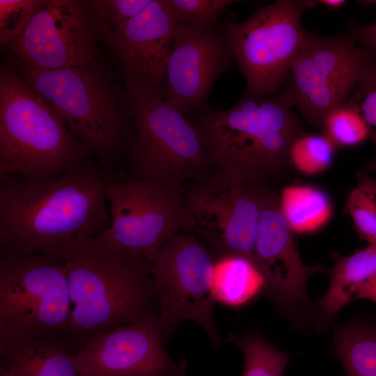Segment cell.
<instances>
[{"instance_id":"cell-30","label":"cell","mask_w":376,"mask_h":376,"mask_svg":"<svg viewBox=\"0 0 376 376\" xmlns=\"http://www.w3.org/2000/svg\"><path fill=\"white\" fill-rule=\"evenodd\" d=\"M151 0H96L93 7L107 30L120 24L142 12Z\"/></svg>"},{"instance_id":"cell-22","label":"cell","mask_w":376,"mask_h":376,"mask_svg":"<svg viewBox=\"0 0 376 376\" xmlns=\"http://www.w3.org/2000/svg\"><path fill=\"white\" fill-rule=\"evenodd\" d=\"M280 198L281 211L295 233L313 232L329 219L331 205L321 189L307 185L285 188Z\"/></svg>"},{"instance_id":"cell-25","label":"cell","mask_w":376,"mask_h":376,"mask_svg":"<svg viewBox=\"0 0 376 376\" xmlns=\"http://www.w3.org/2000/svg\"><path fill=\"white\" fill-rule=\"evenodd\" d=\"M320 127L336 146H352L370 136L369 127L358 109L347 100L334 107L323 118Z\"/></svg>"},{"instance_id":"cell-19","label":"cell","mask_w":376,"mask_h":376,"mask_svg":"<svg viewBox=\"0 0 376 376\" xmlns=\"http://www.w3.org/2000/svg\"><path fill=\"white\" fill-rule=\"evenodd\" d=\"M375 275L376 244L338 257L330 271V286L318 301L320 319L331 320L344 306L357 299L363 287Z\"/></svg>"},{"instance_id":"cell-15","label":"cell","mask_w":376,"mask_h":376,"mask_svg":"<svg viewBox=\"0 0 376 376\" xmlns=\"http://www.w3.org/2000/svg\"><path fill=\"white\" fill-rule=\"evenodd\" d=\"M157 325L148 318L96 334L76 356L81 376H186L188 362L167 354Z\"/></svg>"},{"instance_id":"cell-20","label":"cell","mask_w":376,"mask_h":376,"mask_svg":"<svg viewBox=\"0 0 376 376\" xmlns=\"http://www.w3.org/2000/svg\"><path fill=\"white\" fill-rule=\"evenodd\" d=\"M214 299L231 308H239L265 290V279L250 259L238 254L217 256L211 281Z\"/></svg>"},{"instance_id":"cell-10","label":"cell","mask_w":376,"mask_h":376,"mask_svg":"<svg viewBox=\"0 0 376 376\" xmlns=\"http://www.w3.org/2000/svg\"><path fill=\"white\" fill-rule=\"evenodd\" d=\"M266 190L261 184L216 170L188 183L182 196L189 230L217 255L238 254L255 264L256 231Z\"/></svg>"},{"instance_id":"cell-26","label":"cell","mask_w":376,"mask_h":376,"mask_svg":"<svg viewBox=\"0 0 376 376\" xmlns=\"http://www.w3.org/2000/svg\"><path fill=\"white\" fill-rule=\"evenodd\" d=\"M335 148L336 146L324 134L303 132L290 147L289 164L305 174H318L331 166Z\"/></svg>"},{"instance_id":"cell-16","label":"cell","mask_w":376,"mask_h":376,"mask_svg":"<svg viewBox=\"0 0 376 376\" xmlns=\"http://www.w3.org/2000/svg\"><path fill=\"white\" fill-rule=\"evenodd\" d=\"M294 233L281 211L279 195L267 188L256 231L255 264L272 299L292 312L308 302L306 285L310 276L326 271L321 264L303 263Z\"/></svg>"},{"instance_id":"cell-27","label":"cell","mask_w":376,"mask_h":376,"mask_svg":"<svg viewBox=\"0 0 376 376\" xmlns=\"http://www.w3.org/2000/svg\"><path fill=\"white\" fill-rule=\"evenodd\" d=\"M347 101L358 109L369 127L375 155L366 169L376 171V57L372 56L366 63Z\"/></svg>"},{"instance_id":"cell-12","label":"cell","mask_w":376,"mask_h":376,"mask_svg":"<svg viewBox=\"0 0 376 376\" xmlns=\"http://www.w3.org/2000/svg\"><path fill=\"white\" fill-rule=\"evenodd\" d=\"M104 26L92 1L44 0L8 46L13 64L51 70L87 64L97 57Z\"/></svg>"},{"instance_id":"cell-13","label":"cell","mask_w":376,"mask_h":376,"mask_svg":"<svg viewBox=\"0 0 376 376\" xmlns=\"http://www.w3.org/2000/svg\"><path fill=\"white\" fill-rule=\"evenodd\" d=\"M372 56L347 34L321 37L308 32L281 94L310 123L320 126L328 111L350 97Z\"/></svg>"},{"instance_id":"cell-24","label":"cell","mask_w":376,"mask_h":376,"mask_svg":"<svg viewBox=\"0 0 376 376\" xmlns=\"http://www.w3.org/2000/svg\"><path fill=\"white\" fill-rule=\"evenodd\" d=\"M357 176L346 209L360 237L369 244H376V178L363 172L357 173Z\"/></svg>"},{"instance_id":"cell-28","label":"cell","mask_w":376,"mask_h":376,"mask_svg":"<svg viewBox=\"0 0 376 376\" xmlns=\"http://www.w3.org/2000/svg\"><path fill=\"white\" fill-rule=\"evenodd\" d=\"M178 23L216 28L220 15L234 0H169Z\"/></svg>"},{"instance_id":"cell-14","label":"cell","mask_w":376,"mask_h":376,"mask_svg":"<svg viewBox=\"0 0 376 376\" xmlns=\"http://www.w3.org/2000/svg\"><path fill=\"white\" fill-rule=\"evenodd\" d=\"M233 62L224 30L177 23L162 97L185 116L201 115L210 109L214 84Z\"/></svg>"},{"instance_id":"cell-17","label":"cell","mask_w":376,"mask_h":376,"mask_svg":"<svg viewBox=\"0 0 376 376\" xmlns=\"http://www.w3.org/2000/svg\"><path fill=\"white\" fill-rule=\"evenodd\" d=\"M177 23L169 0H151L139 14L107 30L103 42L116 53L125 77L162 95Z\"/></svg>"},{"instance_id":"cell-18","label":"cell","mask_w":376,"mask_h":376,"mask_svg":"<svg viewBox=\"0 0 376 376\" xmlns=\"http://www.w3.org/2000/svg\"><path fill=\"white\" fill-rule=\"evenodd\" d=\"M81 347L68 334L0 340V367L14 376H81L76 363Z\"/></svg>"},{"instance_id":"cell-35","label":"cell","mask_w":376,"mask_h":376,"mask_svg":"<svg viewBox=\"0 0 376 376\" xmlns=\"http://www.w3.org/2000/svg\"><path fill=\"white\" fill-rule=\"evenodd\" d=\"M0 376H14V375L6 369L0 367Z\"/></svg>"},{"instance_id":"cell-1","label":"cell","mask_w":376,"mask_h":376,"mask_svg":"<svg viewBox=\"0 0 376 376\" xmlns=\"http://www.w3.org/2000/svg\"><path fill=\"white\" fill-rule=\"evenodd\" d=\"M114 180L91 161L42 180L1 178L0 253L65 261L109 227L107 189Z\"/></svg>"},{"instance_id":"cell-31","label":"cell","mask_w":376,"mask_h":376,"mask_svg":"<svg viewBox=\"0 0 376 376\" xmlns=\"http://www.w3.org/2000/svg\"><path fill=\"white\" fill-rule=\"evenodd\" d=\"M351 25L347 33L348 38L376 57V22L365 26Z\"/></svg>"},{"instance_id":"cell-5","label":"cell","mask_w":376,"mask_h":376,"mask_svg":"<svg viewBox=\"0 0 376 376\" xmlns=\"http://www.w3.org/2000/svg\"><path fill=\"white\" fill-rule=\"evenodd\" d=\"M93 152L10 65L0 71V178L42 180L78 169Z\"/></svg>"},{"instance_id":"cell-8","label":"cell","mask_w":376,"mask_h":376,"mask_svg":"<svg viewBox=\"0 0 376 376\" xmlns=\"http://www.w3.org/2000/svg\"><path fill=\"white\" fill-rule=\"evenodd\" d=\"M318 4L316 0H279L226 26L231 55L246 81L244 95L276 94L307 37L302 14Z\"/></svg>"},{"instance_id":"cell-4","label":"cell","mask_w":376,"mask_h":376,"mask_svg":"<svg viewBox=\"0 0 376 376\" xmlns=\"http://www.w3.org/2000/svg\"><path fill=\"white\" fill-rule=\"evenodd\" d=\"M10 65L58 112L100 166L109 170L121 151L126 152L133 134L129 93L97 57L85 65L51 70Z\"/></svg>"},{"instance_id":"cell-9","label":"cell","mask_w":376,"mask_h":376,"mask_svg":"<svg viewBox=\"0 0 376 376\" xmlns=\"http://www.w3.org/2000/svg\"><path fill=\"white\" fill-rule=\"evenodd\" d=\"M217 256L199 238L180 231L164 242L150 263L159 304L157 325L165 344L185 320L198 324L216 347L224 342L213 315L211 281Z\"/></svg>"},{"instance_id":"cell-7","label":"cell","mask_w":376,"mask_h":376,"mask_svg":"<svg viewBox=\"0 0 376 376\" xmlns=\"http://www.w3.org/2000/svg\"><path fill=\"white\" fill-rule=\"evenodd\" d=\"M71 309L64 260L0 253V340L64 336Z\"/></svg>"},{"instance_id":"cell-29","label":"cell","mask_w":376,"mask_h":376,"mask_svg":"<svg viewBox=\"0 0 376 376\" xmlns=\"http://www.w3.org/2000/svg\"><path fill=\"white\" fill-rule=\"evenodd\" d=\"M44 0H0V42L8 46L22 32Z\"/></svg>"},{"instance_id":"cell-34","label":"cell","mask_w":376,"mask_h":376,"mask_svg":"<svg viewBox=\"0 0 376 376\" xmlns=\"http://www.w3.org/2000/svg\"><path fill=\"white\" fill-rule=\"evenodd\" d=\"M356 2L364 6L372 7V6H376V0H362V1H357Z\"/></svg>"},{"instance_id":"cell-23","label":"cell","mask_w":376,"mask_h":376,"mask_svg":"<svg viewBox=\"0 0 376 376\" xmlns=\"http://www.w3.org/2000/svg\"><path fill=\"white\" fill-rule=\"evenodd\" d=\"M226 340L244 354L242 376H284L290 354L275 347L260 334H228Z\"/></svg>"},{"instance_id":"cell-33","label":"cell","mask_w":376,"mask_h":376,"mask_svg":"<svg viewBox=\"0 0 376 376\" xmlns=\"http://www.w3.org/2000/svg\"><path fill=\"white\" fill-rule=\"evenodd\" d=\"M345 0H320L318 1V4H322L329 9H340L346 3Z\"/></svg>"},{"instance_id":"cell-32","label":"cell","mask_w":376,"mask_h":376,"mask_svg":"<svg viewBox=\"0 0 376 376\" xmlns=\"http://www.w3.org/2000/svg\"><path fill=\"white\" fill-rule=\"evenodd\" d=\"M357 299H366L376 303V275L363 287Z\"/></svg>"},{"instance_id":"cell-6","label":"cell","mask_w":376,"mask_h":376,"mask_svg":"<svg viewBox=\"0 0 376 376\" xmlns=\"http://www.w3.org/2000/svg\"><path fill=\"white\" fill-rule=\"evenodd\" d=\"M133 134L125 153L130 179H152L182 187L213 166L192 123L150 86L125 77Z\"/></svg>"},{"instance_id":"cell-2","label":"cell","mask_w":376,"mask_h":376,"mask_svg":"<svg viewBox=\"0 0 376 376\" xmlns=\"http://www.w3.org/2000/svg\"><path fill=\"white\" fill-rule=\"evenodd\" d=\"M65 265L72 304L67 334L82 345L100 333L158 318L150 262L95 235Z\"/></svg>"},{"instance_id":"cell-21","label":"cell","mask_w":376,"mask_h":376,"mask_svg":"<svg viewBox=\"0 0 376 376\" xmlns=\"http://www.w3.org/2000/svg\"><path fill=\"white\" fill-rule=\"evenodd\" d=\"M331 352L347 376H376V326L354 322L338 327Z\"/></svg>"},{"instance_id":"cell-3","label":"cell","mask_w":376,"mask_h":376,"mask_svg":"<svg viewBox=\"0 0 376 376\" xmlns=\"http://www.w3.org/2000/svg\"><path fill=\"white\" fill-rule=\"evenodd\" d=\"M193 125L214 170L261 185L289 165L290 147L304 132L281 93L244 95L231 108L196 116Z\"/></svg>"},{"instance_id":"cell-11","label":"cell","mask_w":376,"mask_h":376,"mask_svg":"<svg viewBox=\"0 0 376 376\" xmlns=\"http://www.w3.org/2000/svg\"><path fill=\"white\" fill-rule=\"evenodd\" d=\"M107 199L111 224L96 236L150 263L170 236L189 230L182 187L152 179H116Z\"/></svg>"}]
</instances>
